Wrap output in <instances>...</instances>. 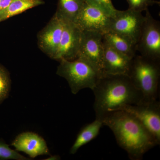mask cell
<instances>
[{
	"mask_svg": "<svg viewBox=\"0 0 160 160\" xmlns=\"http://www.w3.org/2000/svg\"><path fill=\"white\" fill-rule=\"evenodd\" d=\"M102 122L103 126H108L113 132L118 145L127 152L130 159H142L146 152L158 145L143 124L127 112H111Z\"/></svg>",
	"mask_w": 160,
	"mask_h": 160,
	"instance_id": "obj_2",
	"label": "cell"
},
{
	"mask_svg": "<svg viewBox=\"0 0 160 160\" xmlns=\"http://www.w3.org/2000/svg\"><path fill=\"white\" fill-rule=\"evenodd\" d=\"M82 31L73 22H64L58 50L55 60L71 61L77 58Z\"/></svg>",
	"mask_w": 160,
	"mask_h": 160,
	"instance_id": "obj_11",
	"label": "cell"
},
{
	"mask_svg": "<svg viewBox=\"0 0 160 160\" xmlns=\"http://www.w3.org/2000/svg\"><path fill=\"white\" fill-rule=\"evenodd\" d=\"M85 4L84 0H58L55 14L64 22L74 23Z\"/></svg>",
	"mask_w": 160,
	"mask_h": 160,
	"instance_id": "obj_16",
	"label": "cell"
},
{
	"mask_svg": "<svg viewBox=\"0 0 160 160\" xmlns=\"http://www.w3.org/2000/svg\"><path fill=\"white\" fill-rule=\"evenodd\" d=\"M132 83L142 94L143 102L156 101L158 95L160 61L136 55L128 74Z\"/></svg>",
	"mask_w": 160,
	"mask_h": 160,
	"instance_id": "obj_3",
	"label": "cell"
},
{
	"mask_svg": "<svg viewBox=\"0 0 160 160\" xmlns=\"http://www.w3.org/2000/svg\"><path fill=\"white\" fill-rule=\"evenodd\" d=\"M111 18L85 3L74 23L81 31L97 32L103 34L109 30Z\"/></svg>",
	"mask_w": 160,
	"mask_h": 160,
	"instance_id": "obj_10",
	"label": "cell"
},
{
	"mask_svg": "<svg viewBox=\"0 0 160 160\" xmlns=\"http://www.w3.org/2000/svg\"><path fill=\"white\" fill-rule=\"evenodd\" d=\"M129 4V9L142 12L148 9V7L154 5H160V2L155 0H126Z\"/></svg>",
	"mask_w": 160,
	"mask_h": 160,
	"instance_id": "obj_21",
	"label": "cell"
},
{
	"mask_svg": "<svg viewBox=\"0 0 160 160\" xmlns=\"http://www.w3.org/2000/svg\"><path fill=\"white\" fill-rule=\"evenodd\" d=\"M29 160L31 159L20 154L18 151L9 147L5 141L0 139V160Z\"/></svg>",
	"mask_w": 160,
	"mask_h": 160,
	"instance_id": "obj_19",
	"label": "cell"
},
{
	"mask_svg": "<svg viewBox=\"0 0 160 160\" xmlns=\"http://www.w3.org/2000/svg\"><path fill=\"white\" fill-rule=\"evenodd\" d=\"M124 110L135 117L151 133L158 145L160 144V103L156 101L125 106Z\"/></svg>",
	"mask_w": 160,
	"mask_h": 160,
	"instance_id": "obj_8",
	"label": "cell"
},
{
	"mask_svg": "<svg viewBox=\"0 0 160 160\" xmlns=\"http://www.w3.org/2000/svg\"><path fill=\"white\" fill-rule=\"evenodd\" d=\"M92 91L96 118L102 121L111 112L144 103L142 94L127 75L103 74Z\"/></svg>",
	"mask_w": 160,
	"mask_h": 160,
	"instance_id": "obj_1",
	"label": "cell"
},
{
	"mask_svg": "<svg viewBox=\"0 0 160 160\" xmlns=\"http://www.w3.org/2000/svg\"><path fill=\"white\" fill-rule=\"evenodd\" d=\"M10 145L13 146L16 151L22 152L31 158L38 156L50 155L45 140L37 133L32 132H26L18 135Z\"/></svg>",
	"mask_w": 160,
	"mask_h": 160,
	"instance_id": "obj_12",
	"label": "cell"
},
{
	"mask_svg": "<svg viewBox=\"0 0 160 160\" xmlns=\"http://www.w3.org/2000/svg\"><path fill=\"white\" fill-rule=\"evenodd\" d=\"M103 36L112 48L130 58L136 55V45L128 38L110 30L105 32Z\"/></svg>",
	"mask_w": 160,
	"mask_h": 160,
	"instance_id": "obj_14",
	"label": "cell"
},
{
	"mask_svg": "<svg viewBox=\"0 0 160 160\" xmlns=\"http://www.w3.org/2000/svg\"><path fill=\"white\" fill-rule=\"evenodd\" d=\"M12 0H0V11L9 6Z\"/></svg>",
	"mask_w": 160,
	"mask_h": 160,
	"instance_id": "obj_22",
	"label": "cell"
},
{
	"mask_svg": "<svg viewBox=\"0 0 160 160\" xmlns=\"http://www.w3.org/2000/svg\"><path fill=\"white\" fill-rule=\"evenodd\" d=\"M103 58V34L97 32L82 31L77 58L88 63L102 76Z\"/></svg>",
	"mask_w": 160,
	"mask_h": 160,
	"instance_id": "obj_6",
	"label": "cell"
},
{
	"mask_svg": "<svg viewBox=\"0 0 160 160\" xmlns=\"http://www.w3.org/2000/svg\"><path fill=\"white\" fill-rule=\"evenodd\" d=\"M144 21L145 16L142 12L129 9L117 10L111 18L109 30L128 38L136 46Z\"/></svg>",
	"mask_w": 160,
	"mask_h": 160,
	"instance_id": "obj_7",
	"label": "cell"
},
{
	"mask_svg": "<svg viewBox=\"0 0 160 160\" xmlns=\"http://www.w3.org/2000/svg\"><path fill=\"white\" fill-rule=\"evenodd\" d=\"M11 87V80L8 70L0 64V104L9 96Z\"/></svg>",
	"mask_w": 160,
	"mask_h": 160,
	"instance_id": "obj_18",
	"label": "cell"
},
{
	"mask_svg": "<svg viewBox=\"0 0 160 160\" xmlns=\"http://www.w3.org/2000/svg\"><path fill=\"white\" fill-rule=\"evenodd\" d=\"M103 126L102 121L96 118L92 122L84 126L79 132L72 146L69 151L70 154H74L81 147L95 138Z\"/></svg>",
	"mask_w": 160,
	"mask_h": 160,
	"instance_id": "obj_15",
	"label": "cell"
},
{
	"mask_svg": "<svg viewBox=\"0 0 160 160\" xmlns=\"http://www.w3.org/2000/svg\"><path fill=\"white\" fill-rule=\"evenodd\" d=\"M103 45V74L128 75L132 59L113 49L104 38Z\"/></svg>",
	"mask_w": 160,
	"mask_h": 160,
	"instance_id": "obj_13",
	"label": "cell"
},
{
	"mask_svg": "<svg viewBox=\"0 0 160 160\" xmlns=\"http://www.w3.org/2000/svg\"><path fill=\"white\" fill-rule=\"evenodd\" d=\"M64 22L55 14L37 35L39 48L52 59L57 55L64 28Z\"/></svg>",
	"mask_w": 160,
	"mask_h": 160,
	"instance_id": "obj_9",
	"label": "cell"
},
{
	"mask_svg": "<svg viewBox=\"0 0 160 160\" xmlns=\"http://www.w3.org/2000/svg\"><path fill=\"white\" fill-rule=\"evenodd\" d=\"M59 62L57 74L66 79L73 94L86 88L92 90L101 77L89 64L80 59L62 60Z\"/></svg>",
	"mask_w": 160,
	"mask_h": 160,
	"instance_id": "obj_4",
	"label": "cell"
},
{
	"mask_svg": "<svg viewBox=\"0 0 160 160\" xmlns=\"http://www.w3.org/2000/svg\"><path fill=\"white\" fill-rule=\"evenodd\" d=\"M44 4L43 0H12L9 6L0 11V22Z\"/></svg>",
	"mask_w": 160,
	"mask_h": 160,
	"instance_id": "obj_17",
	"label": "cell"
},
{
	"mask_svg": "<svg viewBox=\"0 0 160 160\" xmlns=\"http://www.w3.org/2000/svg\"><path fill=\"white\" fill-rule=\"evenodd\" d=\"M86 4L95 7L103 12L107 15L112 17L116 12L112 0H84Z\"/></svg>",
	"mask_w": 160,
	"mask_h": 160,
	"instance_id": "obj_20",
	"label": "cell"
},
{
	"mask_svg": "<svg viewBox=\"0 0 160 160\" xmlns=\"http://www.w3.org/2000/svg\"><path fill=\"white\" fill-rule=\"evenodd\" d=\"M61 158L58 155H55L52 156L51 157L48 158V159H47V160H60Z\"/></svg>",
	"mask_w": 160,
	"mask_h": 160,
	"instance_id": "obj_23",
	"label": "cell"
},
{
	"mask_svg": "<svg viewBox=\"0 0 160 160\" xmlns=\"http://www.w3.org/2000/svg\"><path fill=\"white\" fill-rule=\"evenodd\" d=\"M145 21L138 41L136 51L141 55L160 61V24L155 19L149 10H146Z\"/></svg>",
	"mask_w": 160,
	"mask_h": 160,
	"instance_id": "obj_5",
	"label": "cell"
}]
</instances>
